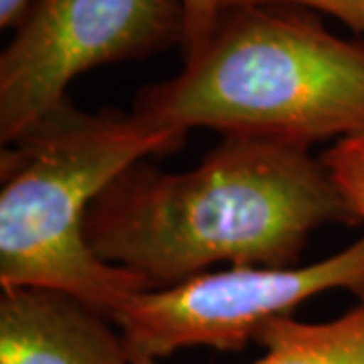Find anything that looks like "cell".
Here are the masks:
<instances>
[{
	"label": "cell",
	"instance_id": "obj_7",
	"mask_svg": "<svg viewBox=\"0 0 364 364\" xmlns=\"http://www.w3.org/2000/svg\"><path fill=\"white\" fill-rule=\"evenodd\" d=\"M263 354L251 364H364V298L328 322L277 318L257 334ZM134 364H160L134 358Z\"/></svg>",
	"mask_w": 364,
	"mask_h": 364
},
{
	"label": "cell",
	"instance_id": "obj_1",
	"mask_svg": "<svg viewBox=\"0 0 364 364\" xmlns=\"http://www.w3.org/2000/svg\"><path fill=\"white\" fill-rule=\"evenodd\" d=\"M148 160L95 198L83 233L100 259L152 289L217 263L291 267L318 229L358 223L320 156L306 148L227 136L186 172Z\"/></svg>",
	"mask_w": 364,
	"mask_h": 364
},
{
	"label": "cell",
	"instance_id": "obj_4",
	"mask_svg": "<svg viewBox=\"0 0 364 364\" xmlns=\"http://www.w3.org/2000/svg\"><path fill=\"white\" fill-rule=\"evenodd\" d=\"M334 289L364 298V235L308 265H241L138 291L112 314V322L134 358L160 360L196 346L243 350L269 322Z\"/></svg>",
	"mask_w": 364,
	"mask_h": 364
},
{
	"label": "cell",
	"instance_id": "obj_2",
	"mask_svg": "<svg viewBox=\"0 0 364 364\" xmlns=\"http://www.w3.org/2000/svg\"><path fill=\"white\" fill-rule=\"evenodd\" d=\"M154 130L208 128L310 150L364 132V39L348 41L299 6L223 11L174 77L148 83L130 109Z\"/></svg>",
	"mask_w": 364,
	"mask_h": 364
},
{
	"label": "cell",
	"instance_id": "obj_9",
	"mask_svg": "<svg viewBox=\"0 0 364 364\" xmlns=\"http://www.w3.org/2000/svg\"><path fill=\"white\" fill-rule=\"evenodd\" d=\"M299 6L314 13H326L364 35V0H221L223 11L235 6Z\"/></svg>",
	"mask_w": 364,
	"mask_h": 364
},
{
	"label": "cell",
	"instance_id": "obj_3",
	"mask_svg": "<svg viewBox=\"0 0 364 364\" xmlns=\"http://www.w3.org/2000/svg\"><path fill=\"white\" fill-rule=\"evenodd\" d=\"M186 136L154 130L132 112L65 102L0 150V287H47L112 314L152 289L102 261L85 241L95 198L132 164L181 150Z\"/></svg>",
	"mask_w": 364,
	"mask_h": 364
},
{
	"label": "cell",
	"instance_id": "obj_8",
	"mask_svg": "<svg viewBox=\"0 0 364 364\" xmlns=\"http://www.w3.org/2000/svg\"><path fill=\"white\" fill-rule=\"evenodd\" d=\"M320 160L354 219L364 223V132L334 142Z\"/></svg>",
	"mask_w": 364,
	"mask_h": 364
},
{
	"label": "cell",
	"instance_id": "obj_5",
	"mask_svg": "<svg viewBox=\"0 0 364 364\" xmlns=\"http://www.w3.org/2000/svg\"><path fill=\"white\" fill-rule=\"evenodd\" d=\"M182 43V0H31L0 53V142H14L65 102L81 73Z\"/></svg>",
	"mask_w": 364,
	"mask_h": 364
},
{
	"label": "cell",
	"instance_id": "obj_6",
	"mask_svg": "<svg viewBox=\"0 0 364 364\" xmlns=\"http://www.w3.org/2000/svg\"><path fill=\"white\" fill-rule=\"evenodd\" d=\"M0 364H134L116 324L65 291L0 287Z\"/></svg>",
	"mask_w": 364,
	"mask_h": 364
},
{
	"label": "cell",
	"instance_id": "obj_11",
	"mask_svg": "<svg viewBox=\"0 0 364 364\" xmlns=\"http://www.w3.org/2000/svg\"><path fill=\"white\" fill-rule=\"evenodd\" d=\"M31 0H0V26L14 28L21 23Z\"/></svg>",
	"mask_w": 364,
	"mask_h": 364
},
{
	"label": "cell",
	"instance_id": "obj_10",
	"mask_svg": "<svg viewBox=\"0 0 364 364\" xmlns=\"http://www.w3.org/2000/svg\"><path fill=\"white\" fill-rule=\"evenodd\" d=\"M184 4V43L182 61L200 51L213 35L223 13L221 0H182Z\"/></svg>",
	"mask_w": 364,
	"mask_h": 364
}]
</instances>
